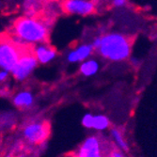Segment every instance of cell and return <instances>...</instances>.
Instances as JSON below:
<instances>
[{
    "instance_id": "obj_12",
    "label": "cell",
    "mask_w": 157,
    "mask_h": 157,
    "mask_svg": "<svg viewBox=\"0 0 157 157\" xmlns=\"http://www.w3.org/2000/svg\"><path fill=\"white\" fill-rule=\"evenodd\" d=\"M109 125H110V121L106 116H104V115L94 116L93 125H92L93 129H96L98 131H103V130H105L106 128H108Z\"/></svg>"
},
{
    "instance_id": "obj_16",
    "label": "cell",
    "mask_w": 157,
    "mask_h": 157,
    "mask_svg": "<svg viewBox=\"0 0 157 157\" xmlns=\"http://www.w3.org/2000/svg\"><path fill=\"white\" fill-rule=\"evenodd\" d=\"M108 157H126V156L120 151H113L109 153Z\"/></svg>"
},
{
    "instance_id": "obj_2",
    "label": "cell",
    "mask_w": 157,
    "mask_h": 157,
    "mask_svg": "<svg viewBox=\"0 0 157 157\" xmlns=\"http://www.w3.org/2000/svg\"><path fill=\"white\" fill-rule=\"evenodd\" d=\"M13 33L20 41L26 44H38L47 40L48 28L44 22L38 19L23 17L14 24Z\"/></svg>"
},
{
    "instance_id": "obj_9",
    "label": "cell",
    "mask_w": 157,
    "mask_h": 157,
    "mask_svg": "<svg viewBox=\"0 0 157 157\" xmlns=\"http://www.w3.org/2000/svg\"><path fill=\"white\" fill-rule=\"evenodd\" d=\"M35 56L39 62L40 63H48L53 60L56 56V51L50 48L47 45L40 44L35 48Z\"/></svg>"
},
{
    "instance_id": "obj_7",
    "label": "cell",
    "mask_w": 157,
    "mask_h": 157,
    "mask_svg": "<svg viewBox=\"0 0 157 157\" xmlns=\"http://www.w3.org/2000/svg\"><path fill=\"white\" fill-rule=\"evenodd\" d=\"M64 9L67 12L79 15H89L94 10V4L88 0H66Z\"/></svg>"
},
{
    "instance_id": "obj_5",
    "label": "cell",
    "mask_w": 157,
    "mask_h": 157,
    "mask_svg": "<svg viewBox=\"0 0 157 157\" xmlns=\"http://www.w3.org/2000/svg\"><path fill=\"white\" fill-rule=\"evenodd\" d=\"M48 135V128L44 123L33 122L28 124L24 130V136L30 143L42 142Z\"/></svg>"
},
{
    "instance_id": "obj_14",
    "label": "cell",
    "mask_w": 157,
    "mask_h": 157,
    "mask_svg": "<svg viewBox=\"0 0 157 157\" xmlns=\"http://www.w3.org/2000/svg\"><path fill=\"white\" fill-rule=\"evenodd\" d=\"M93 118H94V116L91 115L90 113L85 114L84 117L82 118V124H83V126L86 127V128H88V129H90V128H92Z\"/></svg>"
},
{
    "instance_id": "obj_17",
    "label": "cell",
    "mask_w": 157,
    "mask_h": 157,
    "mask_svg": "<svg viewBox=\"0 0 157 157\" xmlns=\"http://www.w3.org/2000/svg\"><path fill=\"white\" fill-rule=\"evenodd\" d=\"M9 76V72L6 70H2V71H0V82H2V81H5Z\"/></svg>"
},
{
    "instance_id": "obj_18",
    "label": "cell",
    "mask_w": 157,
    "mask_h": 157,
    "mask_svg": "<svg viewBox=\"0 0 157 157\" xmlns=\"http://www.w3.org/2000/svg\"><path fill=\"white\" fill-rule=\"evenodd\" d=\"M18 157H24V156H18Z\"/></svg>"
},
{
    "instance_id": "obj_1",
    "label": "cell",
    "mask_w": 157,
    "mask_h": 157,
    "mask_svg": "<svg viewBox=\"0 0 157 157\" xmlns=\"http://www.w3.org/2000/svg\"><path fill=\"white\" fill-rule=\"evenodd\" d=\"M91 45L105 59L112 61L124 60L128 59L131 52L129 40L119 33H110L96 38Z\"/></svg>"
},
{
    "instance_id": "obj_13",
    "label": "cell",
    "mask_w": 157,
    "mask_h": 157,
    "mask_svg": "<svg viewBox=\"0 0 157 157\" xmlns=\"http://www.w3.org/2000/svg\"><path fill=\"white\" fill-rule=\"evenodd\" d=\"M111 135L115 140V142L117 143V145L119 146V148L121 150H122L123 151H128L129 150V147H128V144L126 143V141L123 139L121 132L118 129H112L111 130Z\"/></svg>"
},
{
    "instance_id": "obj_4",
    "label": "cell",
    "mask_w": 157,
    "mask_h": 157,
    "mask_svg": "<svg viewBox=\"0 0 157 157\" xmlns=\"http://www.w3.org/2000/svg\"><path fill=\"white\" fill-rule=\"evenodd\" d=\"M37 59L32 54H23L10 71L12 75L18 80H24L31 74L37 66Z\"/></svg>"
},
{
    "instance_id": "obj_3",
    "label": "cell",
    "mask_w": 157,
    "mask_h": 157,
    "mask_svg": "<svg viewBox=\"0 0 157 157\" xmlns=\"http://www.w3.org/2000/svg\"><path fill=\"white\" fill-rule=\"evenodd\" d=\"M22 55L15 40L0 39V67L3 70L10 72Z\"/></svg>"
},
{
    "instance_id": "obj_6",
    "label": "cell",
    "mask_w": 157,
    "mask_h": 157,
    "mask_svg": "<svg viewBox=\"0 0 157 157\" xmlns=\"http://www.w3.org/2000/svg\"><path fill=\"white\" fill-rule=\"evenodd\" d=\"M77 157H103L101 142L96 136H90L81 145Z\"/></svg>"
},
{
    "instance_id": "obj_10",
    "label": "cell",
    "mask_w": 157,
    "mask_h": 157,
    "mask_svg": "<svg viewBox=\"0 0 157 157\" xmlns=\"http://www.w3.org/2000/svg\"><path fill=\"white\" fill-rule=\"evenodd\" d=\"M34 101L33 95L29 91H22L13 99V103L18 107H29Z\"/></svg>"
},
{
    "instance_id": "obj_15",
    "label": "cell",
    "mask_w": 157,
    "mask_h": 157,
    "mask_svg": "<svg viewBox=\"0 0 157 157\" xmlns=\"http://www.w3.org/2000/svg\"><path fill=\"white\" fill-rule=\"evenodd\" d=\"M127 0H113V6L116 8H121L126 5Z\"/></svg>"
},
{
    "instance_id": "obj_8",
    "label": "cell",
    "mask_w": 157,
    "mask_h": 157,
    "mask_svg": "<svg viewBox=\"0 0 157 157\" xmlns=\"http://www.w3.org/2000/svg\"><path fill=\"white\" fill-rule=\"evenodd\" d=\"M93 50L94 49L91 44H83L68 55V60L70 62H79L86 60L92 54Z\"/></svg>"
},
{
    "instance_id": "obj_19",
    "label": "cell",
    "mask_w": 157,
    "mask_h": 157,
    "mask_svg": "<svg viewBox=\"0 0 157 157\" xmlns=\"http://www.w3.org/2000/svg\"><path fill=\"white\" fill-rule=\"evenodd\" d=\"M7 157H10V155H9V156H7Z\"/></svg>"
},
{
    "instance_id": "obj_11",
    "label": "cell",
    "mask_w": 157,
    "mask_h": 157,
    "mask_svg": "<svg viewBox=\"0 0 157 157\" xmlns=\"http://www.w3.org/2000/svg\"><path fill=\"white\" fill-rule=\"evenodd\" d=\"M99 71V63L94 59L84 61L80 66V73L85 76H92Z\"/></svg>"
}]
</instances>
